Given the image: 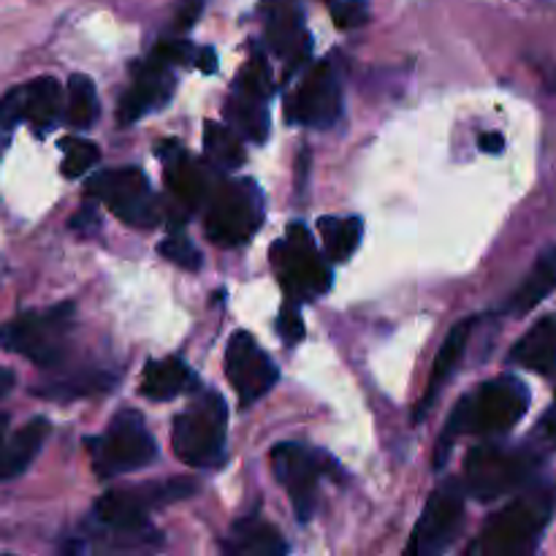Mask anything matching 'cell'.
I'll list each match as a JSON object with an SVG mask.
<instances>
[{"label": "cell", "mask_w": 556, "mask_h": 556, "mask_svg": "<svg viewBox=\"0 0 556 556\" xmlns=\"http://www.w3.org/2000/svg\"><path fill=\"white\" fill-rule=\"evenodd\" d=\"M527 410H530V389L519 378L503 375V378L486 380L451 413L443 438L438 443L434 465H445L451 443L459 434H505L527 416Z\"/></svg>", "instance_id": "cell-1"}, {"label": "cell", "mask_w": 556, "mask_h": 556, "mask_svg": "<svg viewBox=\"0 0 556 556\" xmlns=\"http://www.w3.org/2000/svg\"><path fill=\"white\" fill-rule=\"evenodd\" d=\"M74 326V304L33 309V313L0 326V348L30 358L33 364H41V367H54L65 358Z\"/></svg>", "instance_id": "cell-2"}, {"label": "cell", "mask_w": 556, "mask_h": 556, "mask_svg": "<svg viewBox=\"0 0 556 556\" xmlns=\"http://www.w3.org/2000/svg\"><path fill=\"white\" fill-rule=\"evenodd\" d=\"M554 497L548 492H532L500 510L483 527L472 554L481 556H521L530 554L541 541L552 519Z\"/></svg>", "instance_id": "cell-3"}, {"label": "cell", "mask_w": 556, "mask_h": 556, "mask_svg": "<svg viewBox=\"0 0 556 556\" xmlns=\"http://www.w3.org/2000/svg\"><path fill=\"white\" fill-rule=\"evenodd\" d=\"M228 405L217 391H204L185 413L174 418V454L188 467H212L226 445Z\"/></svg>", "instance_id": "cell-4"}, {"label": "cell", "mask_w": 556, "mask_h": 556, "mask_svg": "<svg viewBox=\"0 0 556 556\" xmlns=\"http://www.w3.org/2000/svg\"><path fill=\"white\" fill-rule=\"evenodd\" d=\"M87 448H90L92 467L101 478L144 470L157 456L155 438L139 410H119L101 438L87 440Z\"/></svg>", "instance_id": "cell-5"}, {"label": "cell", "mask_w": 556, "mask_h": 556, "mask_svg": "<svg viewBox=\"0 0 556 556\" xmlns=\"http://www.w3.org/2000/svg\"><path fill=\"white\" fill-rule=\"evenodd\" d=\"M271 264L280 277V286L291 299L309 302V299L324 296L331 288V266L320 258L313 237L302 223H291L286 237L275 242Z\"/></svg>", "instance_id": "cell-6"}, {"label": "cell", "mask_w": 556, "mask_h": 556, "mask_svg": "<svg viewBox=\"0 0 556 556\" xmlns=\"http://www.w3.org/2000/svg\"><path fill=\"white\" fill-rule=\"evenodd\" d=\"M264 223V195L253 179H231L215 190L206 215V237L217 248H239Z\"/></svg>", "instance_id": "cell-7"}, {"label": "cell", "mask_w": 556, "mask_h": 556, "mask_svg": "<svg viewBox=\"0 0 556 556\" xmlns=\"http://www.w3.org/2000/svg\"><path fill=\"white\" fill-rule=\"evenodd\" d=\"M541 465L532 451L527 448H500V445H481L467 454L465 486L481 503L503 497L519 489Z\"/></svg>", "instance_id": "cell-8"}, {"label": "cell", "mask_w": 556, "mask_h": 556, "mask_svg": "<svg viewBox=\"0 0 556 556\" xmlns=\"http://www.w3.org/2000/svg\"><path fill=\"white\" fill-rule=\"evenodd\" d=\"M193 489L195 483L188 481V478H174V481L147 483V486L109 492L96 503V519L103 527H109V530L134 535V532L144 530L147 516H150L152 508H161V505L190 497Z\"/></svg>", "instance_id": "cell-9"}, {"label": "cell", "mask_w": 556, "mask_h": 556, "mask_svg": "<svg viewBox=\"0 0 556 556\" xmlns=\"http://www.w3.org/2000/svg\"><path fill=\"white\" fill-rule=\"evenodd\" d=\"M87 193L103 201L125 226L152 228L161 223V204L152 193L150 179L136 166L96 174L87 185Z\"/></svg>", "instance_id": "cell-10"}, {"label": "cell", "mask_w": 556, "mask_h": 556, "mask_svg": "<svg viewBox=\"0 0 556 556\" xmlns=\"http://www.w3.org/2000/svg\"><path fill=\"white\" fill-rule=\"evenodd\" d=\"M462 525H465V492H462L459 481H445L429 497L421 521L407 543V554H443L456 541Z\"/></svg>", "instance_id": "cell-11"}, {"label": "cell", "mask_w": 556, "mask_h": 556, "mask_svg": "<svg viewBox=\"0 0 556 556\" xmlns=\"http://www.w3.org/2000/svg\"><path fill=\"white\" fill-rule=\"evenodd\" d=\"M271 467H275V478L291 497L296 519H313L315 505H318V481L324 476V456L309 451L307 445L282 443L271 451Z\"/></svg>", "instance_id": "cell-12"}, {"label": "cell", "mask_w": 556, "mask_h": 556, "mask_svg": "<svg viewBox=\"0 0 556 556\" xmlns=\"http://www.w3.org/2000/svg\"><path fill=\"white\" fill-rule=\"evenodd\" d=\"M226 375L231 380V386L237 389L239 402L244 407L258 402L261 396L269 394L275 389L277 367L271 364V358L261 351L258 342L253 340V334L248 331H237L231 334L226 348Z\"/></svg>", "instance_id": "cell-13"}, {"label": "cell", "mask_w": 556, "mask_h": 556, "mask_svg": "<svg viewBox=\"0 0 556 556\" xmlns=\"http://www.w3.org/2000/svg\"><path fill=\"white\" fill-rule=\"evenodd\" d=\"M342 114V90L334 68L329 63H318L302 85L296 87L288 106V117L307 128H331Z\"/></svg>", "instance_id": "cell-14"}, {"label": "cell", "mask_w": 556, "mask_h": 556, "mask_svg": "<svg viewBox=\"0 0 556 556\" xmlns=\"http://www.w3.org/2000/svg\"><path fill=\"white\" fill-rule=\"evenodd\" d=\"M172 92H174L172 68L157 63L155 58H150L144 65L136 68L134 85H130V90L125 92L123 101H119V123L130 125L139 117H144V114L166 106Z\"/></svg>", "instance_id": "cell-15"}, {"label": "cell", "mask_w": 556, "mask_h": 556, "mask_svg": "<svg viewBox=\"0 0 556 556\" xmlns=\"http://www.w3.org/2000/svg\"><path fill=\"white\" fill-rule=\"evenodd\" d=\"M161 157L168 193L177 201L179 212H182V215H190V212L199 210L201 201L206 199L204 172L190 161V155L179 147V141H163Z\"/></svg>", "instance_id": "cell-16"}, {"label": "cell", "mask_w": 556, "mask_h": 556, "mask_svg": "<svg viewBox=\"0 0 556 556\" xmlns=\"http://www.w3.org/2000/svg\"><path fill=\"white\" fill-rule=\"evenodd\" d=\"M266 41L286 60L307 54L309 38L304 30V16L293 0H271L266 11Z\"/></svg>", "instance_id": "cell-17"}, {"label": "cell", "mask_w": 556, "mask_h": 556, "mask_svg": "<svg viewBox=\"0 0 556 556\" xmlns=\"http://www.w3.org/2000/svg\"><path fill=\"white\" fill-rule=\"evenodd\" d=\"M472 326H476V320L467 318V320H462V324H456L454 329L448 331V337H445L443 348H440V353H438V362H434V367H432V375H429L427 394H424L421 402H418L416 421H424V416H427V413L432 410L434 402H438L445 380H448L451 375H454V369L459 367L462 356H465L467 342H470Z\"/></svg>", "instance_id": "cell-18"}, {"label": "cell", "mask_w": 556, "mask_h": 556, "mask_svg": "<svg viewBox=\"0 0 556 556\" xmlns=\"http://www.w3.org/2000/svg\"><path fill=\"white\" fill-rule=\"evenodd\" d=\"M269 96H261V92L248 90V87H233L231 98L226 103V117L228 128L237 130L244 139L266 141L269 136V106H266Z\"/></svg>", "instance_id": "cell-19"}, {"label": "cell", "mask_w": 556, "mask_h": 556, "mask_svg": "<svg viewBox=\"0 0 556 556\" xmlns=\"http://www.w3.org/2000/svg\"><path fill=\"white\" fill-rule=\"evenodd\" d=\"M49 438V421L47 418H33L30 424L11 434L9 440H0V481L22 476L33 459L41 451L43 440Z\"/></svg>", "instance_id": "cell-20"}, {"label": "cell", "mask_w": 556, "mask_h": 556, "mask_svg": "<svg viewBox=\"0 0 556 556\" xmlns=\"http://www.w3.org/2000/svg\"><path fill=\"white\" fill-rule=\"evenodd\" d=\"M510 358L532 372L552 375L556 369V318H546L532 326L516 348L510 351Z\"/></svg>", "instance_id": "cell-21"}, {"label": "cell", "mask_w": 556, "mask_h": 556, "mask_svg": "<svg viewBox=\"0 0 556 556\" xmlns=\"http://www.w3.org/2000/svg\"><path fill=\"white\" fill-rule=\"evenodd\" d=\"M223 548L233 556H277L288 552L280 532L258 519H244L233 525L231 535H228Z\"/></svg>", "instance_id": "cell-22"}, {"label": "cell", "mask_w": 556, "mask_h": 556, "mask_svg": "<svg viewBox=\"0 0 556 556\" xmlns=\"http://www.w3.org/2000/svg\"><path fill=\"white\" fill-rule=\"evenodd\" d=\"M556 291V248L546 250L508 302V313L527 315Z\"/></svg>", "instance_id": "cell-23"}, {"label": "cell", "mask_w": 556, "mask_h": 556, "mask_svg": "<svg viewBox=\"0 0 556 556\" xmlns=\"http://www.w3.org/2000/svg\"><path fill=\"white\" fill-rule=\"evenodd\" d=\"M190 380H193V372L179 358H161V362H150L144 367L141 394L152 402L177 400L190 389Z\"/></svg>", "instance_id": "cell-24"}, {"label": "cell", "mask_w": 556, "mask_h": 556, "mask_svg": "<svg viewBox=\"0 0 556 556\" xmlns=\"http://www.w3.org/2000/svg\"><path fill=\"white\" fill-rule=\"evenodd\" d=\"M25 96V119L33 125L36 134H49L58 123L60 114V85L52 76L33 79L30 85L22 87Z\"/></svg>", "instance_id": "cell-25"}, {"label": "cell", "mask_w": 556, "mask_h": 556, "mask_svg": "<svg viewBox=\"0 0 556 556\" xmlns=\"http://www.w3.org/2000/svg\"><path fill=\"white\" fill-rule=\"evenodd\" d=\"M318 231L326 255L331 261H348L362 244L364 223L358 217H320Z\"/></svg>", "instance_id": "cell-26"}, {"label": "cell", "mask_w": 556, "mask_h": 556, "mask_svg": "<svg viewBox=\"0 0 556 556\" xmlns=\"http://www.w3.org/2000/svg\"><path fill=\"white\" fill-rule=\"evenodd\" d=\"M117 378L106 372H76L68 375V378H58L49 380L47 386L36 389L38 396H47V400H79V396H92V394H103V391H112Z\"/></svg>", "instance_id": "cell-27"}, {"label": "cell", "mask_w": 556, "mask_h": 556, "mask_svg": "<svg viewBox=\"0 0 556 556\" xmlns=\"http://www.w3.org/2000/svg\"><path fill=\"white\" fill-rule=\"evenodd\" d=\"M204 152L212 161V166L223 168V172H233L244 163V144L239 134L228 125L206 123L204 128Z\"/></svg>", "instance_id": "cell-28"}, {"label": "cell", "mask_w": 556, "mask_h": 556, "mask_svg": "<svg viewBox=\"0 0 556 556\" xmlns=\"http://www.w3.org/2000/svg\"><path fill=\"white\" fill-rule=\"evenodd\" d=\"M98 92L90 76L74 74L68 79V103H65V119L71 128H92L98 119Z\"/></svg>", "instance_id": "cell-29"}, {"label": "cell", "mask_w": 556, "mask_h": 556, "mask_svg": "<svg viewBox=\"0 0 556 556\" xmlns=\"http://www.w3.org/2000/svg\"><path fill=\"white\" fill-rule=\"evenodd\" d=\"M60 150H63V174L68 179L81 177V174L90 172L98 163L101 152L92 144L90 139H81V136H68V139L60 141Z\"/></svg>", "instance_id": "cell-30"}, {"label": "cell", "mask_w": 556, "mask_h": 556, "mask_svg": "<svg viewBox=\"0 0 556 556\" xmlns=\"http://www.w3.org/2000/svg\"><path fill=\"white\" fill-rule=\"evenodd\" d=\"M157 253H161L166 261H172L174 266H179V269H188V271L201 269L199 248H195L190 239H185L182 233H172V237L163 239V242L157 244Z\"/></svg>", "instance_id": "cell-31"}, {"label": "cell", "mask_w": 556, "mask_h": 556, "mask_svg": "<svg viewBox=\"0 0 556 556\" xmlns=\"http://www.w3.org/2000/svg\"><path fill=\"white\" fill-rule=\"evenodd\" d=\"M152 58H155L157 63L174 68V65L195 63V49H193V43L185 41V38H172V41L157 43L155 52H152Z\"/></svg>", "instance_id": "cell-32"}, {"label": "cell", "mask_w": 556, "mask_h": 556, "mask_svg": "<svg viewBox=\"0 0 556 556\" xmlns=\"http://www.w3.org/2000/svg\"><path fill=\"white\" fill-rule=\"evenodd\" d=\"M331 16H334V25L342 30H353V27H362L369 16L367 0H340V3L331 5Z\"/></svg>", "instance_id": "cell-33"}, {"label": "cell", "mask_w": 556, "mask_h": 556, "mask_svg": "<svg viewBox=\"0 0 556 556\" xmlns=\"http://www.w3.org/2000/svg\"><path fill=\"white\" fill-rule=\"evenodd\" d=\"M20 119H25V96L22 87H16L0 98V130H11Z\"/></svg>", "instance_id": "cell-34"}, {"label": "cell", "mask_w": 556, "mask_h": 556, "mask_svg": "<svg viewBox=\"0 0 556 556\" xmlns=\"http://www.w3.org/2000/svg\"><path fill=\"white\" fill-rule=\"evenodd\" d=\"M277 331L286 340V345H296V342L304 340V320L299 315V307H293V304L282 307L280 318H277Z\"/></svg>", "instance_id": "cell-35"}, {"label": "cell", "mask_w": 556, "mask_h": 556, "mask_svg": "<svg viewBox=\"0 0 556 556\" xmlns=\"http://www.w3.org/2000/svg\"><path fill=\"white\" fill-rule=\"evenodd\" d=\"M204 3L206 0H182V3L177 5V16H174V27H177L179 33L190 30V27L199 22L201 11H204Z\"/></svg>", "instance_id": "cell-36"}, {"label": "cell", "mask_w": 556, "mask_h": 556, "mask_svg": "<svg viewBox=\"0 0 556 556\" xmlns=\"http://www.w3.org/2000/svg\"><path fill=\"white\" fill-rule=\"evenodd\" d=\"M71 228H76L79 233H92L98 228V217L96 212L90 210V206H85V210H79V215L71 220Z\"/></svg>", "instance_id": "cell-37"}, {"label": "cell", "mask_w": 556, "mask_h": 556, "mask_svg": "<svg viewBox=\"0 0 556 556\" xmlns=\"http://www.w3.org/2000/svg\"><path fill=\"white\" fill-rule=\"evenodd\" d=\"M478 144H481V150L489 152V155H497V152H503L505 139L500 134H481Z\"/></svg>", "instance_id": "cell-38"}, {"label": "cell", "mask_w": 556, "mask_h": 556, "mask_svg": "<svg viewBox=\"0 0 556 556\" xmlns=\"http://www.w3.org/2000/svg\"><path fill=\"white\" fill-rule=\"evenodd\" d=\"M195 65H199V68L204 71V74H212V71H217L215 49H210V47L199 49V58H195Z\"/></svg>", "instance_id": "cell-39"}, {"label": "cell", "mask_w": 556, "mask_h": 556, "mask_svg": "<svg viewBox=\"0 0 556 556\" xmlns=\"http://www.w3.org/2000/svg\"><path fill=\"white\" fill-rule=\"evenodd\" d=\"M14 383H16L14 372H11V369H5V367H0V400H3V396L9 394L11 389H14Z\"/></svg>", "instance_id": "cell-40"}, {"label": "cell", "mask_w": 556, "mask_h": 556, "mask_svg": "<svg viewBox=\"0 0 556 556\" xmlns=\"http://www.w3.org/2000/svg\"><path fill=\"white\" fill-rule=\"evenodd\" d=\"M543 432H546L552 440H556V405H554V410L543 418Z\"/></svg>", "instance_id": "cell-41"}, {"label": "cell", "mask_w": 556, "mask_h": 556, "mask_svg": "<svg viewBox=\"0 0 556 556\" xmlns=\"http://www.w3.org/2000/svg\"><path fill=\"white\" fill-rule=\"evenodd\" d=\"M5 427H9V418H5V416H0V440L5 438Z\"/></svg>", "instance_id": "cell-42"}, {"label": "cell", "mask_w": 556, "mask_h": 556, "mask_svg": "<svg viewBox=\"0 0 556 556\" xmlns=\"http://www.w3.org/2000/svg\"><path fill=\"white\" fill-rule=\"evenodd\" d=\"M548 87H552V90L556 92V76H552V79H548Z\"/></svg>", "instance_id": "cell-43"}, {"label": "cell", "mask_w": 556, "mask_h": 556, "mask_svg": "<svg viewBox=\"0 0 556 556\" xmlns=\"http://www.w3.org/2000/svg\"><path fill=\"white\" fill-rule=\"evenodd\" d=\"M3 134L5 130H0V152H3Z\"/></svg>", "instance_id": "cell-44"}]
</instances>
